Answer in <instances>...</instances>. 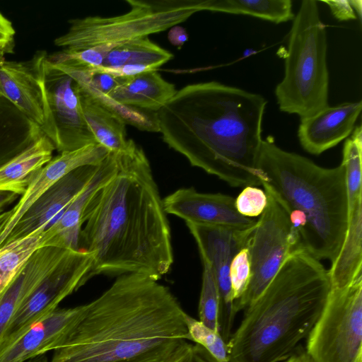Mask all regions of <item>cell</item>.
I'll return each mask as SVG.
<instances>
[{
  "label": "cell",
  "mask_w": 362,
  "mask_h": 362,
  "mask_svg": "<svg viewBox=\"0 0 362 362\" xmlns=\"http://www.w3.org/2000/svg\"><path fill=\"white\" fill-rule=\"evenodd\" d=\"M70 249L40 247L0 293V339L16 312Z\"/></svg>",
  "instance_id": "obj_20"
},
{
  "label": "cell",
  "mask_w": 362,
  "mask_h": 362,
  "mask_svg": "<svg viewBox=\"0 0 362 362\" xmlns=\"http://www.w3.org/2000/svg\"><path fill=\"white\" fill-rule=\"evenodd\" d=\"M43 134L37 124L0 98V167L26 150Z\"/></svg>",
  "instance_id": "obj_24"
},
{
  "label": "cell",
  "mask_w": 362,
  "mask_h": 362,
  "mask_svg": "<svg viewBox=\"0 0 362 362\" xmlns=\"http://www.w3.org/2000/svg\"><path fill=\"white\" fill-rule=\"evenodd\" d=\"M42 234L35 233L0 247V293L13 279L32 254L41 247Z\"/></svg>",
  "instance_id": "obj_28"
},
{
  "label": "cell",
  "mask_w": 362,
  "mask_h": 362,
  "mask_svg": "<svg viewBox=\"0 0 362 362\" xmlns=\"http://www.w3.org/2000/svg\"><path fill=\"white\" fill-rule=\"evenodd\" d=\"M18 197V194L13 192L0 191V215L4 213L2 211L5 207L13 202Z\"/></svg>",
  "instance_id": "obj_38"
},
{
  "label": "cell",
  "mask_w": 362,
  "mask_h": 362,
  "mask_svg": "<svg viewBox=\"0 0 362 362\" xmlns=\"http://www.w3.org/2000/svg\"><path fill=\"white\" fill-rule=\"evenodd\" d=\"M15 34L11 21L0 11V52L4 55L13 52Z\"/></svg>",
  "instance_id": "obj_35"
},
{
  "label": "cell",
  "mask_w": 362,
  "mask_h": 362,
  "mask_svg": "<svg viewBox=\"0 0 362 362\" xmlns=\"http://www.w3.org/2000/svg\"><path fill=\"white\" fill-rule=\"evenodd\" d=\"M45 51L29 60L0 63V98H3L37 124L49 139L51 122L45 86L47 61Z\"/></svg>",
  "instance_id": "obj_13"
},
{
  "label": "cell",
  "mask_w": 362,
  "mask_h": 362,
  "mask_svg": "<svg viewBox=\"0 0 362 362\" xmlns=\"http://www.w3.org/2000/svg\"><path fill=\"white\" fill-rule=\"evenodd\" d=\"M11 214H12V212H11V209L8 211L2 213L0 215V233L2 231V230L4 229L8 220L10 218Z\"/></svg>",
  "instance_id": "obj_41"
},
{
  "label": "cell",
  "mask_w": 362,
  "mask_h": 362,
  "mask_svg": "<svg viewBox=\"0 0 362 362\" xmlns=\"http://www.w3.org/2000/svg\"><path fill=\"white\" fill-rule=\"evenodd\" d=\"M117 171L115 153L110 152L100 163L96 173L83 189L59 218L42 233L41 247L80 250L79 238L85 209L93 194L111 180Z\"/></svg>",
  "instance_id": "obj_19"
},
{
  "label": "cell",
  "mask_w": 362,
  "mask_h": 362,
  "mask_svg": "<svg viewBox=\"0 0 362 362\" xmlns=\"http://www.w3.org/2000/svg\"><path fill=\"white\" fill-rule=\"evenodd\" d=\"M362 197L348 202V225L342 246L329 269L332 287L341 288L362 274Z\"/></svg>",
  "instance_id": "obj_22"
},
{
  "label": "cell",
  "mask_w": 362,
  "mask_h": 362,
  "mask_svg": "<svg viewBox=\"0 0 362 362\" xmlns=\"http://www.w3.org/2000/svg\"><path fill=\"white\" fill-rule=\"evenodd\" d=\"M78 93L83 117L96 142L110 152L124 151L129 143L126 123L79 87Z\"/></svg>",
  "instance_id": "obj_25"
},
{
  "label": "cell",
  "mask_w": 362,
  "mask_h": 362,
  "mask_svg": "<svg viewBox=\"0 0 362 362\" xmlns=\"http://www.w3.org/2000/svg\"><path fill=\"white\" fill-rule=\"evenodd\" d=\"M100 164L78 168L52 185L28 208L0 247L47 229L87 185Z\"/></svg>",
  "instance_id": "obj_14"
},
{
  "label": "cell",
  "mask_w": 362,
  "mask_h": 362,
  "mask_svg": "<svg viewBox=\"0 0 362 362\" xmlns=\"http://www.w3.org/2000/svg\"><path fill=\"white\" fill-rule=\"evenodd\" d=\"M307 358H308V362H311L308 356H307Z\"/></svg>",
  "instance_id": "obj_44"
},
{
  "label": "cell",
  "mask_w": 362,
  "mask_h": 362,
  "mask_svg": "<svg viewBox=\"0 0 362 362\" xmlns=\"http://www.w3.org/2000/svg\"><path fill=\"white\" fill-rule=\"evenodd\" d=\"M5 60L4 54L0 52V63Z\"/></svg>",
  "instance_id": "obj_43"
},
{
  "label": "cell",
  "mask_w": 362,
  "mask_h": 362,
  "mask_svg": "<svg viewBox=\"0 0 362 362\" xmlns=\"http://www.w3.org/2000/svg\"><path fill=\"white\" fill-rule=\"evenodd\" d=\"M185 313L157 280L121 274L87 303L49 362H168L190 340Z\"/></svg>",
  "instance_id": "obj_3"
},
{
  "label": "cell",
  "mask_w": 362,
  "mask_h": 362,
  "mask_svg": "<svg viewBox=\"0 0 362 362\" xmlns=\"http://www.w3.org/2000/svg\"><path fill=\"white\" fill-rule=\"evenodd\" d=\"M304 349L311 362H362V274L332 287Z\"/></svg>",
  "instance_id": "obj_8"
},
{
  "label": "cell",
  "mask_w": 362,
  "mask_h": 362,
  "mask_svg": "<svg viewBox=\"0 0 362 362\" xmlns=\"http://www.w3.org/2000/svg\"><path fill=\"white\" fill-rule=\"evenodd\" d=\"M93 259L92 254L88 252L68 250L11 319L0 339V352L12 345L33 324L55 310L66 297L85 284Z\"/></svg>",
  "instance_id": "obj_10"
},
{
  "label": "cell",
  "mask_w": 362,
  "mask_h": 362,
  "mask_svg": "<svg viewBox=\"0 0 362 362\" xmlns=\"http://www.w3.org/2000/svg\"><path fill=\"white\" fill-rule=\"evenodd\" d=\"M25 362H48V358L45 354H42L31 358Z\"/></svg>",
  "instance_id": "obj_42"
},
{
  "label": "cell",
  "mask_w": 362,
  "mask_h": 362,
  "mask_svg": "<svg viewBox=\"0 0 362 362\" xmlns=\"http://www.w3.org/2000/svg\"><path fill=\"white\" fill-rule=\"evenodd\" d=\"M185 319L190 340L203 346L218 362H229L228 344L218 332L187 313Z\"/></svg>",
  "instance_id": "obj_31"
},
{
  "label": "cell",
  "mask_w": 362,
  "mask_h": 362,
  "mask_svg": "<svg viewBox=\"0 0 362 362\" xmlns=\"http://www.w3.org/2000/svg\"><path fill=\"white\" fill-rule=\"evenodd\" d=\"M262 185L289 216L300 250L332 262L348 225L345 168H322L312 160L262 140L258 159Z\"/></svg>",
  "instance_id": "obj_5"
},
{
  "label": "cell",
  "mask_w": 362,
  "mask_h": 362,
  "mask_svg": "<svg viewBox=\"0 0 362 362\" xmlns=\"http://www.w3.org/2000/svg\"><path fill=\"white\" fill-rule=\"evenodd\" d=\"M168 38L173 45L180 48L187 40L188 35L184 28L177 25L170 28Z\"/></svg>",
  "instance_id": "obj_37"
},
{
  "label": "cell",
  "mask_w": 362,
  "mask_h": 362,
  "mask_svg": "<svg viewBox=\"0 0 362 362\" xmlns=\"http://www.w3.org/2000/svg\"><path fill=\"white\" fill-rule=\"evenodd\" d=\"M265 192L267 205L246 246L250 280L244 294L234 302L235 313L245 310L262 294L288 256L300 251L288 214L270 193Z\"/></svg>",
  "instance_id": "obj_9"
},
{
  "label": "cell",
  "mask_w": 362,
  "mask_h": 362,
  "mask_svg": "<svg viewBox=\"0 0 362 362\" xmlns=\"http://www.w3.org/2000/svg\"><path fill=\"white\" fill-rule=\"evenodd\" d=\"M130 10L110 17L87 16L69 21L68 30L55 38L57 47L80 50L148 37L206 11V0H126Z\"/></svg>",
  "instance_id": "obj_7"
},
{
  "label": "cell",
  "mask_w": 362,
  "mask_h": 362,
  "mask_svg": "<svg viewBox=\"0 0 362 362\" xmlns=\"http://www.w3.org/2000/svg\"><path fill=\"white\" fill-rule=\"evenodd\" d=\"M166 214L185 223L220 226L239 230L254 228L257 220L238 213L235 198L221 193H202L193 188H181L163 199Z\"/></svg>",
  "instance_id": "obj_15"
},
{
  "label": "cell",
  "mask_w": 362,
  "mask_h": 362,
  "mask_svg": "<svg viewBox=\"0 0 362 362\" xmlns=\"http://www.w3.org/2000/svg\"><path fill=\"white\" fill-rule=\"evenodd\" d=\"M87 304L59 308L28 328L0 352V362H25L60 346L84 315Z\"/></svg>",
  "instance_id": "obj_16"
},
{
  "label": "cell",
  "mask_w": 362,
  "mask_h": 362,
  "mask_svg": "<svg viewBox=\"0 0 362 362\" xmlns=\"http://www.w3.org/2000/svg\"><path fill=\"white\" fill-rule=\"evenodd\" d=\"M327 4L333 16L339 21L354 20L356 18V13L348 0H328L323 1Z\"/></svg>",
  "instance_id": "obj_36"
},
{
  "label": "cell",
  "mask_w": 362,
  "mask_h": 362,
  "mask_svg": "<svg viewBox=\"0 0 362 362\" xmlns=\"http://www.w3.org/2000/svg\"><path fill=\"white\" fill-rule=\"evenodd\" d=\"M168 362H218L203 346L186 342Z\"/></svg>",
  "instance_id": "obj_34"
},
{
  "label": "cell",
  "mask_w": 362,
  "mask_h": 362,
  "mask_svg": "<svg viewBox=\"0 0 362 362\" xmlns=\"http://www.w3.org/2000/svg\"><path fill=\"white\" fill-rule=\"evenodd\" d=\"M203 264L202 288L198 306L199 321L219 333L220 297L216 281L209 264Z\"/></svg>",
  "instance_id": "obj_30"
},
{
  "label": "cell",
  "mask_w": 362,
  "mask_h": 362,
  "mask_svg": "<svg viewBox=\"0 0 362 362\" xmlns=\"http://www.w3.org/2000/svg\"><path fill=\"white\" fill-rule=\"evenodd\" d=\"M267 201L265 191L255 186H247L235 199V205L239 214L254 218L263 213Z\"/></svg>",
  "instance_id": "obj_33"
},
{
  "label": "cell",
  "mask_w": 362,
  "mask_h": 362,
  "mask_svg": "<svg viewBox=\"0 0 362 362\" xmlns=\"http://www.w3.org/2000/svg\"><path fill=\"white\" fill-rule=\"evenodd\" d=\"M109 153L102 145L92 144L59 153L52 158L37 172L18 204L11 209V216L0 233V247L28 208L52 185L78 168L100 163Z\"/></svg>",
  "instance_id": "obj_17"
},
{
  "label": "cell",
  "mask_w": 362,
  "mask_h": 362,
  "mask_svg": "<svg viewBox=\"0 0 362 362\" xmlns=\"http://www.w3.org/2000/svg\"><path fill=\"white\" fill-rule=\"evenodd\" d=\"M283 362H308L304 348L298 346L293 353Z\"/></svg>",
  "instance_id": "obj_39"
},
{
  "label": "cell",
  "mask_w": 362,
  "mask_h": 362,
  "mask_svg": "<svg viewBox=\"0 0 362 362\" xmlns=\"http://www.w3.org/2000/svg\"><path fill=\"white\" fill-rule=\"evenodd\" d=\"M350 5L351 6L352 8L354 11H356L358 16L361 20V6H362V2L361 0H350L349 1Z\"/></svg>",
  "instance_id": "obj_40"
},
{
  "label": "cell",
  "mask_w": 362,
  "mask_h": 362,
  "mask_svg": "<svg viewBox=\"0 0 362 362\" xmlns=\"http://www.w3.org/2000/svg\"><path fill=\"white\" fill-rule=\"evenodd\" d=\"M176 92L175 85L165 80L157 71H149L119 77L118 85L107 95L124 105L157 112Z\"/></svg>",
  "instance_id": "obj_21"
},
{
  "label": "cell",
  "mask_w": 362,
  "mask_h": 362,
  "mask_svg": "<svg viewBox=\"0 0 362 362\" xmlns=\"http://www.w3.org/2000/svg\"><path fill=\"white\" fill-rule=\"evenodd\" d=\"M173 57V54L144 37L113 47L106 55L100 67L116 69L134 66L145 71H156Z\"/></svg>",
  "instance_id": "obj_26"
},
{
  "label": "cell",
  "mask_w": 362,
  "mask_h": 362,
  "mask_svg": "<svg viewBox=\"0 0 362 362\" xmlns=\"http://www.w3.org/2000/svg\"><path fill=\"white\" fill-rule=\"evenodd\" d=\"M332 288L329 270L305 251L285 260L245 309L228 341L229 362H280L307 338Z\"/></svg>",
  "instance_id": "obj_4"
},
{
  "label": "cell",
  "mask_w": 362,
  "mask_h": 362,
  "mask_svg": "<svg viewBox=\"0 0 362 362\" xmlns=\"http://www.w3.org/2000/svg\"><path fill=\"white\" fill-rule=\"evenodd\" d=\"M207 11L248 15L279 24L293 20L291 0H207Z\"/></svg>",
  "instance_id": "obj_27"
},
{
  "label": "cell",
  "mask_w": 362,
  "mask_h": 362,
  "mask_svg": "<svg viewBox=\"0 0 362 362\" xmlns=\"http://www.w3.org/2000/svg\"><path fill=\"white\" fill-rule=\"evenodd\" d=\"M267 103L259 94L215 81L189 84L156 112L159 132L192 166L231 187L259 185Z\"/></svg>",
  "instance_id": "obj_2"
},
{
  "label": "cell",
  "mask_w": 362,
  "mask_h": 362,
  "mask_svg": "<svg viewBox=\"0 0 362 362\" xmlns=\"http://www.w3.org/2000/svg\"><path fill=\"white\" fill-rule=\"evenodd\" d=\"M117 171L88 203L79 249L92 254L86 281L98 274H140L158 281L173 263L169 222L150 163L129 139L115 153Z\"/></svg>",
  "instance_id": "obj_1"
},
{
  "label": "cell",
  "mask_w": 362,
  "mask_h": 362,
  "mask_svg": "<svg viewBox=\"0 0 362 362\" xmlns=\"http://www.w3.org/2000/svg\"><path fill=\"white\" fill-rule=\"evenodd\" d=\"M362 102H346L300 119L298 137L305 151L320 155L348 137L360 115Z\"/></svg>",
  "instance_id": "obj_18"
},
{
  "label": "cell",
  "mask_w": 362,
  "mask_h": 362,
  "mask_svg": "<svg viewBox=\"0 0 362 362\" xmlns=\"http://www.w3.org/2000/svg\"><path fill=\"white\" fill-rule=\"evenodd\" d=\"M251 276L247 248L240 250L233 257L230 267V281L234 302L244 294Z\"/></svg>",
  "instance_id": "obj_32"
},
{
  "label": "cell",
  "mask_w": 362,
  "mask_h": 362,
  "mask_svg": "<svg viewBox=\"0 0 362 362\" xmlns=\"http://www.w3.org/2000/svg\"><path fill=\"white\" fill-rule=\"evenodd\" d=\"M117 46L115 44H106L80 50L64 48L59 52L48 55L47 59L54 64L81 70H93L102 66L107 54Z\"/></svg>",
  "instance_id": "obj_29"
},
{
  "label": "cell",
  "mask_w": 362,
  "mask_h": 362,
  "mask_svg": "<svg viewBox=\"0 0 362 362\" xmlns=\"http://www.w3.org/2000/svg\"><path fill=\"white\" fill-rule=\"evenodd\" d=\"M45 86L49 117V139L58 152L98 144L81 110L78 87L67 74L47 61Z\"/></svg>",
  "instance_id": "obj_12"
},
{
  "label": "cell",
  "mask_w": 362,
  "mask_h": 362,
  "mask_svg": "<svg viewBox=\"0 0 362 362\" xmlns=\"http://www.w3.org/2000/svg\"><path fill=\"white\" fill-rule=\"evenodd\" d=\"M55 150L43 134L26 150L0 167V191L23 195L37 172L52 158Z\"/></svg>",
  "instance_id": "obj_23"
},
{
  "label": "cell",
  "mask_w": 362,
  "mask_h": 362,
  "mask_svg": "<svg viewBox=\"0 0 362 362\" xmlns=\"http://www.w3.org/2000/svg\"><path fill=\"white\" fill-rule=\"evenodd\" d=\"M194 238L202 260L209 264L220 297L219 334L228 343L236 313L230 281V267L233 257L247 246L254 228L239 230L229 227L186 223Z\"/></svg>",
  "instance_id": "obj_11"
},
{
  "label": "cell",
  "mask_w": 362,
  "mask_h": 362,
  "mask_svg": "<svg viewBox=\"0 0 362 362\" xmlns=\"http://www.w3.org/2000/svg\"><path fill=\"white\" fill-rule=\"evenodd\" d=\"M326 26L315 0L302 1L289 33L284 76L275 88L279 110L310 117L329 106Z\"/></svg>",
  "instance_id": "obj_6"
}]
</instances>
